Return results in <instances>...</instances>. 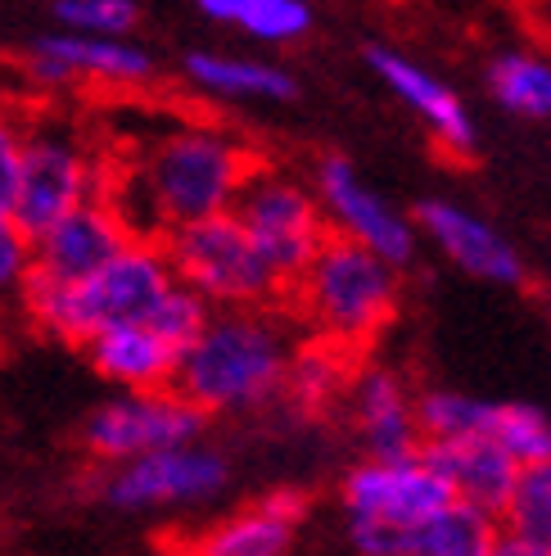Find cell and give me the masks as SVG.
Returning <instances> with one entry per match:
<instances>
[{
	"label": "cell",
	"instance_id": "cell-1",
	"mask_svg": "<svg viewBox=\"0 0 551 556\" xmlns=\"http://www.w3.org/2000/svg\"><path fill=\"white\" fill-rule=\"evenodd\" d=\"M127 168L136 186L145 190L158 236L168 240L177 227L231 213L240 190L258 173H267V163L254 146H244L240 136L222 127L177 123L136 150V159H127Z\"/></svg>",
	"mask_w": 551,
	"mask_h": 556
},
{
	"label": "cell",
	"instance_id": "cell-2",
	"mask_svg": "<svg viewBox=\"0 0 551 556\" xmlns=\"http://www.w3.org/2000/svg\"><path fill=\"white\" fill-rule=\"evenodd\" d=\"M172 286H177V271L168 254H163V244L136 240L108 267H100L91 281H81L73 290L41 286L27 276L18 294V313L37 336L87 349L95 336H108V330L150 326V317L172 294Z\"/></svg>",
	"mask_w": 551,
	"mask_h": 556
},
{
	"label": "cell",
	"instance_id": "cell-3",
	"mask_svg": "<svg viewBox=\"0 0 551 556\" xmlns=\"http://www.w3.org/2000/svg\"><path fill=\"white\" fill-rule=\"evenodd\" d=\"M294 344L276 313H222L181 353L172 394L204 416L271 403L285 389Z\"/></svg>",
	"mask_w": 551,
	"mask_h": 556
},
{
	"label": "cell",
	"instance_id": "cell-4",
	"mask_svg": "<svg viewBox=\"0 0 551 556\" xmlns=\"http://www.w3.org/2000/svg\"><path fill=\"white\" fill-rule=\"evenodd\" d=\"M285 313L303 321L308 340H325L362 357L380 330L398 317V271L367 254L362 244L330 231L290 290Z\"/></svg>",
	"mask_w": 551,
	"mask_h": 556
},
{
	"label": "cell",
	"instance_id": "cell-5",
	"mask_svg": "<svg viewBox=\"0 0 551 556\" xmlns=\"http://www.w3.org/2000/svg\"><path fill=\"white\" fill-rule=\"evenodd\" d=\"M177 281L195 290L204 303H227V313H276L285 317L290 286L271 271L254 236L240 227L235 213H217L204 222L177 227L163 240Z\"/></svg>",
	"mask_w": 551,
	"mask_h": 556
},
{
	"label": "cell",
	"instance_id": "cell-6",
	"mask_svg": "<svg viewBox=\"0 0 551 556\" xmlns=\"http://www.w3.org/2000/svg\"><path fill=\"white\" fill-rule=\"evenodd\" d=\"M100 150L87 141V131L68 118L37 114L23 123V159H18V190L10 222L27 236L41 240L54 222H64L95 194Z\"/></svg>",
	"mask_w": 551,
	"mask_h": 556
},
{
	"label": "cell",
	"instance_id": "cell-7",
	"mask_svg": "<svg viewBox=\"0 0 551 556\" xmlns=\"http://www.w3.org/2000/svg\"><path fill=\"white\" fill-rule=\"evenodd\" d=\"M231 213L240 217V227L254 236V244L267 254L271 271L281 276L290 290L298 286V276L308 271V263L317 258V249L330 236L317 194L308 186L281 177V173H271V168L258 173L240 190Z\"/></svg>",
	"mask_w": 551,
	"mask_h": 556
},
{
	"label": "cell",
	"instance_id": "cell-8",
	"mask_svg": "<svg viewBox=\"0 0 551 556\" xmlns=\"http://www.w3.org/2000/svg\"><path fill=\"white\" fill-rule=\"evenodd\" d=\"M208 416L190 407L181 394L163 389V394H123L114 403H100L87 421H81V448L100 466H127L136 457L190 448L204 434Z\"/></svg>",
	"mask_w": 551,
	"mask_h": 556
},
{
	"label": "cell",
	"instance_id": "cell-9",
	"mask_svg": "<svg viewBox=\"0 0 551 556\" xmlns=\"http://www.w3.org/2000/svg\"><path fill=\"white\" fill-rule=\"evenodd\" d=\"M344 511L348 525H367V530H389L411 534L438 511H448L457 497L452 489L434 476V470L411 457V462H362L344 476Z\"/></svg>",
	"mask_w": 551,
	"mask_h": 556
},
{
	"label": "cell",
	"instance_id": "cell-10",
	"mask_svg": "<svg viewBox=\"0 0 551 556\" xmlns=\"http://www.w3.org/2000/svg\"><path fill=\"white\" fill-rule=\"evenodd\" d=\"M312 194H317L321 213L335 217V227H339L335 236L362 244L367 254L389 263L394 271L417 258V227L384 204L375 190H367L344 154H321L317 159V190Z\"/></svg>",
	"mask_w": 551,
	"mask_h": 556
},
{
	"label": "cell",
	"instance_id": "cell-11",
	"mask_svg": "<svg viewBox=\"0 0 551 556\" xmlns=\"http://www.w3.org/2000/svg\"><path fill=\"white\" fill-rule=\"evenodd\" d=\"M231 480L227 457L208 448H168L136 457L127 466L104 470V503L123 511H145V507H177V503H204V497L222 493Z\"/></svg>",
	"mask_w": 551,
	"mask_h": 556
},
{
	"label": "cell",
	"instance_id": "cell-12",
	"mask_svg": "<svg viewBox=\"0 0 551 556\" xmlns=\"http://www.w3.org/2000/svg\"><path fill=\"white\" fill-rule=\"evenodd\" d=\"M127 244H136V240L127 236L118 213L91 194V200L73 208L64 222H54L41 240H33V267H27V276L41 286L73 290L81 281H91L100 267L114 263Z\"/></svg>",
	"mask_w": 551,
	"mask_h": 556
},
{
	"label": "cell",
	"instance_id": "cell-13",
	"mask_svg": "<svg viewBox=\"0 0 551 556\" xmlns=\"http://www.w3.org/2000/svg\"><path fill=\"white\" fill-rule=\"evenodd\" d=\"M367 64L375 68V77L384 81V87H389L411 114L425 123L434 146L448 159H471L475 154V123H471L461 96L448 87V81H438L417 60H407L402 50H389V46H367Z\"/></svg>",
	"mask_w": 551,
	"mask_h": 556
},
{
	"label": "cell",
	"instance_id": "cell-14",
	"mask_svg": "<svg viewBox=\"0 0 551 556\" xmlns=\"http://www.w3.org/2000/svg\"><path fill=\"white\" fill-rule=\"evenodd\" d=\"M438 480L452 489L457 503L475 507L492 520H502L507 503H511V489L520 480V466L498 448L492 439H434V443H421L417 453Z\"/></svg>",
	"mask_w": 551,
	"mask_h": 556
},
{
	"label": "cell",
	"instance_id": "cell-15",
	"mask_svg": "<svg viewBox=\"0 0 551 556\" xmlns=\"http://www.w3.org/2000/svg\"><path fill=\"white\" fill-rule=\"evenodd\" d=\"M353 426L367 443V462H411L421 453V430H417V399L407 384L384 371L362 367L348 389Z\"/></svg>",
	"mask_w": 551,
	"mask_h": 556
},
{
	"label": "cell",
	"instance_id": "cell-16",
	"mask_svg": "<svg viewBox=\"0 0 551 556\" xmlns=\"http://www.w3.org/2000/svg\"><path fill=\"white\" fill-rule=\"evenodd\" d=\"M417 231H425L461 271L479 276V281L525 286V263H520V254L488 227L484 217L465 213L448 200H421L417 204Z\"/></svg>",
	"mask_w": 551,
	"mask_h": 556
},
{
	"label": "cell",
	"instance_id": "cell-17",
	"mask_svg": "<svg viewBox=\"0 0 551 556\" xmlns=\"http://www.w3.org/2000/svg\"><path fill=\"white\" fill-rule=\"evenodd\" d=\"M81 353H87L95 376H104L108 384H123L127 394H163V389H172L177 363H181V353L172 344H163L145 326L95 336Z\"/></svg>",
	"mask_w": 551,
	"mask_h": 556
},
{
	"label": "cell",
	"instance_id": "cell-18",
	"mask_svg": "<svg viewBox=\"0 0 551 556\" xmlns=\"http://www.w3.org/2000/svg\"><path fill=\"white\" fill-rule=\"evenodd\" d=\"M41 54H50L73 81H100V87H141L154 77V60L131 41H104V37H73L50 33L33 41Z\"/></svg>",
	"mask_w": 551,
	"mask_h": 556
},
{
	"label": "cell",
	"instance_id": "cell-19",
	"mask_svg": "<svg viewBox=\"0 0 551 556\" xmlns=\"http://www.w3.org/2000/svg\"><path fill=\"white\" fill-rule=\"evenodd\" d=\"M298 525L276 516L267 503H254L227 520L208 525L204 534L181 543L177 556H290Z\"/></svg>",
	"mask_w": 551,
	"mask_h": 556
},
{
	"label": "cell",
	"instance_id": "cell-20",
	"mask_svg": "<svg viewBox=\"0 0 551 556\" xmlns=\"http://www.w3.org/2000/svg\"><path fill=\"white\" fill-rule=\"evenodd\" d=\"M185 77L190 87L227 96V100H294L298 96L294 77L285 68L262 60H240V54H217V50L185 54Z\"/></svg>",
	"mask_w": 551,
	"mask_h": 556
},
{
	"label": "cell",
	"instance_id": "cell-21",
	"mask_svg": "<svg viewBox=\"0 0 551 556\" xmlns=\"http://www.w3.org/2000/svg\"><path fill=\"white\" fill-rule=\"evenodd\" d=\"M498 539H502V530L492 516L465 507V503H452L448 511L425 520L421 530L402 534L398 556H492Z\"/></svg>",
	"mask_w": 551,
	"mask_h": 556
},
{
	"label": "cell",
	"instance_id": "cell-22",
	"mask_svg": "<svg viewBox=\"0 0 551 556\" xmlns=\"http://www.w3.org/2000/svg\"><path fill=\"white\" fill-rule=\"evenodd\" d=\"M488 96L507 114L542 123L551 118V60L529 50H502L488 60Z\"/></svg>",
	"mask_w": 551,
	"mask_h": 556
},
{
	"label": "cell",
	"instance_id": "cell-23",
	"mask_svg": "<svg viewBox=\"0 0 551 556\" xmlns=\"http://www.w3.org/2000/svg\"><path fill=\"white\" fill-rule=\"evenodd\" d=\"M200 14L235 23L258 41H294L312 27V5L303 0H200Z\"/></svg>",
	"mask_w": 551,
	"mask_h": 556
},
{
	"label": "cell",
	"instance_id": "cell-24",
	"mask_svg": "<svg viewBox=\"0 0 551 556\" xmlns=\"http://www.w3.org/2000/svg\"><path fill=\"white\" fill-rule=\"evenodd\" d=\"M502 525H507V539L551 556V462L520 470Z\"/></svg>",
	"mask_w": 551,
	"mask_h": 556
},
{
	"label": "cell",
	"instance_id": "cell-25",
	"mask_svg": "<svg viewBox=\"0 0 551 556\" xmlns=\"http://www.w3.org/2000/svg\"><path fill=\"white\" fill-rule=\"evenodd\" d=\"M484 439L498 443L520 470L551 462V421L529 403H492Z\"/></svg>",
	"mask_w": 551,
	"mask_h": 556
},
{
	"label": "cell",
	"instance_id": "cell-26",
	"mask_svg": "<svg viewBox=\"0 0 551 556\" xmlns=\"http://www.w3.org/2000/svg\"><path fill=\"white\" fill-rule=\"evenodd\" d=\"M488 412H492V403H484V399L457 394V389H425V394L417 399L421 443H434V439H471V434L484 439Z\"/></svg>",
	"mask_w": 551,
	"mask_h": 556
},
{
	"label": "cell",
	"instance_id": "cell-27",
	"mask_svg": "<svg viewBox=\"0 0 551 556\" xmlns=\"http://www.w3.org/2000/svg\"><path fill=\"white\" fill-rule=\"evenodd\" d=\"M73 37H104V41H127V33L141 23V10L131 0H60L50 10Z\"/></svg>",
	"mask_w": 551,
	"mask_h": 556
},
{
	"label": "cell",
	"instance_id": "cell-28",
	"mask_svg": "<svg viewBox=\"0 0 551 556\" xmlns=\"http://www.w3.org/2000/svg\"><path fill=\"white\" fill-rule=\"evenodd\" d=\"M213 321V313H208V303L195 294V290H185L181 281L172 286V294L158 303V313L150 317V326L145 330H154V336L163 340V344H172L177 353H185L190 344H195L200 336H204V326Z\"/></svg>",
	"mask_w": 551,
	"mask_h": 556
},
{
	"label": "cell",
	"instance_id": "cell-29",
	"mask_svg": "<svg viewBox=\"0 0 551 556\" xmlns=\"http://www.w3.org/2000/svg\"><path fill=\"white\" fill-rule=\"evenodd\" d=\"M27 267H33V244L10 217H0V308H5V299L18 303Z\"/></svg>",
	"mask_w": 551,
	"mask_h": 556
},
{
	"label": "cell",
	"instance_id": "cell-30",
	"mask_svg": "<svg viewBox=\"0 0 551 556\" xmlns=\"http://www.w3.org/2000/svg\"><path fill=\"white\" fill-rule=\"evenodd\" d=\"M18 159H23V123L10 114V109H0V217L14 213Z\"/></svg>",
	"mask_w": 551,
	"mask_h": 556
},
{
	"label": "cell",
	"instance_id": "cell-31",
	"mask_svg": "<svg viewBox=\"0 0 551 556\" xmlns=\"http://www.w3.org/2000/svg\"><path fill=\"white\" fill-rule=\"evenodd\" d=\"M492 556H542V552H534V547H525V543H515V539H498V547H492Z\"/></svg>",
	"mask_w": 551,
	"mask_h": 556
},
{
	"label": "cell",
	"instance_id": "cell-32",
	"mask_svg": "<svg viewBox=\"0 0 551 556\" xmlns=\"http://www.w3.org/2000/svg\"><path fill=\"white\" fill-rule=\"evenodd\" d=\"M172 556H177V552H172Z\"/></svg>",
	"mask_w": 551,
	"mask_h": 556
}]
</instances>
